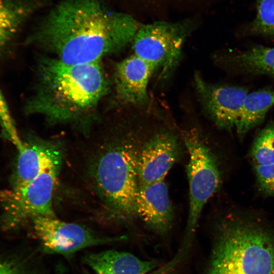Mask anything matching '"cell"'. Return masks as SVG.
<instances>
[{
    "label": "cell",
    "instance_id": "1",
    "mask_svg": "<svg viewBox=\"0 0 274 274\" xmlns=\"http://www.w3.org/2000/svg\"><path fill=\"white\" fill-rule=\"evenodd\" d=\"M140 27L131 16L112 10L101 0H62L27 43L66 63L100 62L132 42Z\"/></svg>",
    "mask_w": 274,
    "mask_h": 274
},
{
    "label": "cell",
    "instance_id": "2",
    "mask_svg": "<svg viewBox=\"0 0 274 274\" xmlns=\"http://www.w3.org/2000/svg\"><path fill=\"white\" fill-rule=\"evenodd\" d=\"M109 89L100 62L68 64L54 57L40 59L33 94L25 112L52 123H82L96 116Z\"/></svg>",
    "mask_w": 274,
    "mask_h": 274
},
{
    "label": "cell",
    "instance_id": "3",
    "mask_svg": "<svg viewBox=\"0 0 274 274\" xmlns=\"http://www.w3.org/2000/svg\"><path fill=\"white\" fill-rule=\"evenodd\" d=\"M216 233L207 274H274V234L261 222L229 215Z\"/></svg>",
    "mask_w": 274,
    "mask_h": 274
},
{
    "label": "cell",
    "instance_id": "4",
    "mask_svg": "<svg viewBox=\"0 0 274 274\" xmlns=\"http://www.w3.org/2000/svg\"><path fill=\"white\" fill-rule=\"evenodd\" d=\"M140 149L129 139L112 144L97 157L92 173L95 187L113 216L122 221L136 217Z\"/></svg>",
    "mask_w": 274,
    "mask_h": 274
},
{
    "label": "cell",
    "instance_id": "5",
    "mask_svg": "<svg viewBox=\"0 0 274 274\" xmlns=\"http://www.w3.org/2000/svg\"><path fill=\"white\" fill-rule=\"evenodd\" d=\"M183 140L189 155L187 171L189 207L185 236L174 257L178 262L187 255L203 207L218 190L221 181L217 160L201 133L196 128L190 129L184 132Z\"/></svg>",
    "mask_w": 274,
    "mask_h": 274
},
{
    "label": "cell",
    "instance_id": "6",
    "mask_svg": "<svg viewBox=\"0 0 274 274\" xmlns=\"http://www.w3.org/2000/svg\"><path fill=\"white\" fill-rule=\"evenodd\" d=\"M190 27L185 23L155 22L141 26L132 41L134 54L166 79L178 65Z\"/></svg>",
    "mask_w": 274,
    "mask_h": 274
},
{
    "label": "cell",
    "instance_id": "7",
    "mask_svg": "<svg viewBox=\"0 0 274 274\" xmlns=\"http://www.w3.org/2000/svg\"><path fill=\"white\" fill-rule=\"evenodd\" d=\"M60 166H51L26 185L0 191L8 225L15 226L39 216L55 217L52 195Z\"/></svg>",
    "mask_w": 274,
    "mask_h": 274
},
{
    "label": "cell",
    "instance_id": "8",
    "mask_svg": "<svg viewBox=\"0 0 274 274\" xmlns=\"http://www.w3.org/2000/svg\"><path fill=\"white\" fill-rule=\"evenodd\" d=\"M35 233L48 254L68 256L83 249L121 241L123 236L99 235L78 224L55 217L39 216L32 220Z\"/></svg>",
    "mask_w": 274,
    "mask_h": 274
},
{
    "label": "cell",
    "instance_id": "9",
    "mask_svg": "<svg viewBox=\"0 0 274 274\" xmlns=\"http://www.w3.org/2000/svg\"><path fill=\"white\" fill-rule=\"evenodd\" d=\"M194 83L198 99L209 118L221 129L235 128L248 90L237 86L214 85L197 73Z\"/></svg>",
    "mask_w": 274,
    "mask_h": 274
},
{
    "label": "cell",
    "instance_id": "10",
    "mask_svg": "<svg viewBox=\"0 0 274 274\" xmlns=\"http://www.w3.org/2000/svg\"><path fill=\"white\" fill-rule=\"evenodd\" d=\"M179 142L171 132L155 133L140 149L137 160L139 186L163 179L181 154Z\"/></svg>",
    "mask_w": 274,
    "mask_h": 274
},
{
    "label": "cell",
    "instance_id": "11",
    "mask_svg": "<svg viewBox=\"0 0 274 274\" xmlns=\"http://www.w3.org/2000/svg\"><path fill=\"white\" fill-rule=\"evenodd\" d=\"M155 73L153 67L133 54L119 62L114 74L116 99L124 106L143 107L148 105V85Z\"/></svg>",
    "mask_w": 274,
    "mask_h": 274
},
{
    "label": "cell",
    "instance_id": "12",
    "mask_svg": "<svg viewBox=\"0 0 274 274\" xmlns=\"http://www.w3.org/2000/svg\"><path fill=\"white\" fill-rule=\"evenodd\" d=\"M136 215L156 233H166L171 228L174 212L164 179L139 186Z\"/></svg>",
    "mask_w": 274,
    "mask_h": 274
},
{
    "label": "cell",
    "instance_id": "13",
    "mask_svg": "<svg viewBox=\"0 0 274 274\" xmlns=\"http://www.w3.org/2000/svg\"><path fill=\"white\" fill-rule=\"evenodd\" d=\"M18 151L13 187L26 185L45 170L61 163L59 148L50 142L32 140L23 143Z\"/></svg>",
    "mask_w": 274,
    "mask_h": 274
},
{
    "label": "cell",
    "instance_id": "14",
    "mask_svg": "<svg viewBox=\"0 0 274 274\" xmlns=\"http://www.w3.org/2000/svg\"><path fill=\"white\" fill-rule=\"evenodd\" d=\"M85 264L94 274H148L158 266L154 260H143L128 252L107 250L88 254Z\"/></svg>",
    "mask_w": 274,
    "mask_h": 274
},
{
    "label": "cell",
    "instance_id": "15",
    "mask_svg": "<svg viewBox=\"0 0 274 274\" xmlns=\"http://www.w3.org/2000/svg\"><path fill=\"white\" fill-rule=\"evenodd\" d=\"M227 66L238 73L274 75V47H253L226 55Z\"/></svg>",
    "mask_w": 274,
    "mask_h": 274
},
{
    "label": "cell",
    "instance_id": "16",
    "mask_svg": "<svg viewBox=\"0 0 274 274\" xmlns=\"http://www.w3.org/2000/svg\"><path fill=\"white\" fill-rule=\"evenodd\" d=\"M274 106V90L269 88L248 93L243 102L235 128L242 139L262 123L268 110Z\"/></svg>",
    "mask_w": 274,
    "mask_h": 274
},
{
    "label": "cell",
    "instance_id": "17",
    "mask_svg": "<svg viewBox=\"0 0 274 274\" xmlns=\"http://www.w3.org/2000/svg\"><path fill=\"white\" fill-rule=\"evenodd\" d=\"M38 6L35 1L0 0V52Z\"/></svg>",
    "mask_w": 274,
    "mask_h": 274
},
{
    "label": "cell",
    "instance_id": "18",
    "mask_svg": "<svg viewBox=\"0 0 274 274\" xmlns=\"http://www.w3.org/2000/svg\"><path fill=\"white\" fill-rule=\"evenodd\" d=\"M250 157L252 164L274 163V121L258 133L251 148Z\"/></svg>",
    "mask_w": 274,
    "mask_h": 274
},
{
    "label": "cell",
    "instance_id": "19",
    "mask_svg": "<svg viewBox=\"0 0 274 274\" xmlns=\"http://www.w3.org/2000/svg\"><path fill=\"white\" fill-rule=\"evenodd\" d=\"M256 14L249 25L256 35H274V0H256Z\"/></svg>",
    "mask_w": 274,
    "mask_h": 274
},
{
    "label": "cell",
    "instance_id": "20",
    "mask_svg": "<svg viewBox=\"0 0 274 274\" xmlns=\"http://www.w3.org/2000/svg\"><path fill=\"white\" fill-rule=\"evenodd\" d=\"M253 165L260 191L266 196L274 197V163Z\"/></svg>",
    "mask_w": 274,
    "mask_h": 274
},
{
    "label": "cell",
    "instance_id": "21",
    "mask_svg": "<svg viewBox=\"0 0 274 274\" xmlns=\"http://www.w3.org/2000/svg\"><path fill=\"white\" fill-rule=\"evenodd\" d=\"M0 124L4 136L16 147L20 146L22 142L18 136L13 118L1 90Z\"/></svg>",
    "mask_w": 274,
    "mask_h": 274
},
{
    "label": "cell",
    "instance_id": "22",
    "mask_svg": "<svg viewBox=\"0 0 274 274\" xmlns=\"http://www.w3.org/2000/svg\"><path fill=\"white\" fill-rule=\"evenodd\" d=\"M0 274H29L18 262L0 257Z\"/></svg>",
    "mask_w": 274,
    "mask_h": 274
},
{
    "label": "cell",
    "instance_id": "23",
    "mask_svg": "<svg viewBox=\"0 0 274 274\" xmlns=\"http://www.w3.org/2000/svg\"><path fill=\"white\" fill-rule=\"evenodd\" d=\"M58 274H60V273H59Z\"/></svg>",
    "mask_w": 274,
    "mask_h": 274
}]
</instances>
